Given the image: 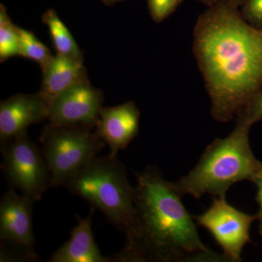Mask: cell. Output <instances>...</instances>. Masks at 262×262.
Wrapping results in <instances>:
<instances>
[{
  "label": "cell",
  "instance_id": "obj_13",
  "mask_svg": "<svg viewBox=\"0 0 262 262\" xmlns=\"http://www.w3.org/2000/svg\"><path fill=\"white\" fill-rule=\"evenodd\" d=\"M42 71V81L39 94L49 106L66 90L89 79L83 62L58 54L53 56L51 63Z\"/></svg>",
  "mask_w": 262,
  "mask_h": 262
},
{
  "label": "cell",
  "instance_id": "obj_3",
  "mask_svg": "<svg viewBox=\"0 0 262 262\" xmlns=\"http://www.w3.org/2000/svg\"><path fill=\"white\" fill-rule=\"evenodd\" d=\"M251 126L237 122L227 137L207 146L196 166L172 186L180 196L200 198L206 194L226 198L234 184L262 175V163L253 155L249 141Z\"/></svg>",
  "mask_w": 262,
  "mask_h": 262
},
{
  "label": "cell",
  "instance_id": "obj_24",
  "mask_svg": "<svg viewBox=\"0 0 262 262\" xmlns=\"http://www.w3.org/2000/svg\"><path fill=\"white\" fill-rule=\"evenodd\" d=\"M105 5H113L116 3H121V2L127 1V0H101Z\"/></svg>",
  "mask_w": 262,
  "mask_h": 262
},
{
  "label": "cell",
  "instance_id": "obj_10",
  "mask_svg": "<svg viewBox=\"0 0 262 262\" xmlns=\"http://www.w3.org/2000/svg\"><path fill=\"white\" fill-rule=\"evenodd\" d=\"M140 116L134 101L101 108L94 130L110 147L111 156L117 157L139 135Z\"/></svg>",
  "mask_w": 262,
  "mask_h": 262
},
{
  "label": "cell",
  "instance_id": "obj_18",
  "mask_svg": "<svg viewBox=\"0 0 262 262\" xmlns=\"http://www.w3.org/2000/svg\"><path fill=\"white\" fill-rule=\"evenodd\" d=\"M236 119L237 122H243L251 127L262 120V88L237 114Z\"/></svg>",
  "mask_w": 262,
  "mask_h": 262
},
{
  "label": "cell",
  "instance_id": "obj_17",
  "mask_svg": "<svg viewBox=\"0 0 262 262\" xmlns=\"http://www.w3.org/2000/svg\"><path fill=\"white\" fill-rule=\"evenodd\" d=\"M184 0H147L149 15L155 23H161L173 14Z\"/></svg>",
  "mask_w": 262,
  "mask_h": 262
},
{
  "label": "cell",
  "instance_id": "obj_16",
  "mask_svg": "<svg viewBox=\"0 0 262 262\" xmlns=\"http://www.w3.org/2000/svg\"><path fill=\"white\" fill-rule=\"evenodd\" d=\"M20 56L36 62L43 70L51 63L53 56L46 45L36 37L32 31L19 27Z\"/></svg>",
  "mask_w": 262,
  "mask_h": 262
},
{
  "label": "cell",
  "instance_id": "obj_14",
  "mask_svg": "<svg viewBox=\"0 0 262 262\" xmlns=\"http://www.w3.org/2000/svg\"><path fill=\"white\" fill-rule=\"evenodd\" d=\"M42 21L48 27L56 54L84 63L82 50L54 10H46L43 13Z\"/></svg>",
  "mask_w": 262,
  "mask_h": 262
},
{
  "label": "cell",
  "instance_id": "obj_6",
  "mask_svg": "<svg viewBox=\"0 0 262 262\" xmlns=\"http://www.w3.org/2000/svg\"><path fill=\"white\" fill-rule=\"evenodd\" d=\"M1 168L10 188L39 201L51 188V173L42 150L27 131L2 144Z\"/></svg>",
  "mask_w": 262,
  "mask_h": 262
},
{
  "label": "cell",
  "instance_id": "obj_4",
  "mask_svg": "<svg viewBox=\"0 0 262 262\" xmlns=\"http://www.w3.org/2000/svg\"><path fill=\"white\" fill-rule=\"evenodd\" d=\"M72 194L89 202L108 222L126 236V244L136 233L134 189L127 179L126 167L110 155L96 157L64 185Z\"/></svg>",
  "mask_w": 262,
  "mask_h": 262
},
{
  "label": "cell",
  "instance_id": "obj_5",
  "mask_svg": "<svg viewBox=\"0 0 262 262\" xmlns=\"http://www.w3.org/2000/svg\"><path fill=\"white\" fill-rule=\"evenodd\" d=\"M93 129L51 123L43 128L39 141L51 173V188L64 187L105 147L106 144Z\"/></svg>",
  "mask_w": 262,
  "mask_h": 262
},
{
  "label": "cell",
  "instance_id": "obj_2",
  "mask_svg": "<svg viewBox=\"0 0 262 262\" xmlns=\"http://www.w3.org/2000/svg\"><path fill=\"white\" fill-rule=\"evenodd\" d=\"M136 236L113 262L227 261L203 244L182 196L156 167L136 172Z\"/></svg>",
  "mask_w": 262,
  "mask_h": 262
},
{
  "label": "cell",
  "instance_id": "obj_20",
  "mask_svg": "<svg viewBox=\"0 0 262 262\" xmlns=\"http://www.w3.org/2000/svg\"><path fill=\"white\" fill-rule=\"evenodd\" d=\"M241 15L253 27L262 28V0H247L243 5Z\"/></svg>",
  "mask_w": 262,
  "mask_h": 262
},
{
  "label": "cell",
  "instance_id": "obj_15",
  "mask_svg": "<svg viewBox=\"0 0 262 262\" xmlns=\"http://www.w3.org/2000/svg\"><path fill=\"white\" fill-rule=\"evenodd\" d=\"M20 56V33L8 14L6 8L0 5V61Z\"/></svg>",
  "mask_w": 262,
  "mask_h": 262
},
{
  "label": "cell",
  "instance_id": "obj_19",
  "mask_svg": "<svg viewBox=\"0 0 262 262\" xmlns=\"http://www.w3.org/2000/svg\"><path fill=\"white\" fill-rule=\"evenodd\" d=\"M23 259L24 261H37L39 256L34 251L1 242L0 261H22Z\"/></svg>",
  "mask_w": 262,
  "mask_h": 262
},
{
  "label": "cell",
  "instance_id": "obj_11",
  "mask_svg": "<svg viewBox=\"0 0 262 262\" xmlns=\"http://www.w3.org/2000/svg\"><path fill=\"white\" fill-rule=\"evenodd\" d=\"M49 104L39 93L19 94L0 103V142L26 132L29 126L48 120Z\"/></svg>",
  "mask_w": 262,
  "mask_h": 262
},
{
  "label": "cell",
  "instance_id": "obj_8",
  "mask_svg": "<svg viewBox=\"0 0 262 262\" xmlns=\"http://www.w3.org/2000/svg\"><path fill=\"white\" fill-rule=\"evenodd\" d=\"M104 96L89 79L72 86L50 104L48 121L53 125L95 127L103 107Z\"/></svg>",
  "mask_w": 262,
  "mask_h": 262
},
{
  "label": "cell",
  "instance_id": "obj_9",
  "mask_svg": "<svg viewBox=\"0 0 262 262\" xmlns=\"http://www.w3.org/2000/svg\"><path fill=\"white\" fill-rule=\"evenodd\" d=\"M35 201L10 188L0 201V239L4 244L34 251L33 207Z\"/></svg>",
  "mask_w": 262,
  "mask_h": 262
},
{
  "label": "cell",
  "instance_id": "obj_1",
  "mask_svg": "<svg viewBox=\"0 0 262 262\" xmlns=\"http://www.w3.org/2000/svg\"><path fill=\"white\" fill-rule=\"evenodd\" d=\"M193 51L211 98V113L230 121L262 88V28L246 22L229 0L202 13Z\"/></svg>",
  "mask_w": 262,
  "mask_h": 262
},
{
  "label": "cell",
  "instance_id": "obj_21",
  "mask_svg": "<svg viewBox=\"0 0 262 262\" xmlns=\"http://www.w3.org/2000/svg\"><path fill=\"white\" fill-rule=\"evenodd\" d=\"M256 188H257V192H256V200L259 206V211L257 213V220L259 222L258 224V232L260 235L262 236V175L258 177L256 180L254 181Z\"/></svg>",
  "mask_w": 262,
  "mask_h": 262
},
{
  "label": "cell",
  "instance_id": "obj_12",
  "mask_svg": "<svg viewBox=\"0 0 262 262\" xmlns=\"http://www.w3.org/2000/svg\"><path fill=\"white\" fill-rule=\"evenodd\" d=\"M94 208L86 218L77 215V225L72 229L71 237L52 255L49 262H113L112 256H104L95 242L92 231Z\"/></svg>",
  "mask_w": 262,
  "mask_h": 262
},
{
  "label": "cell",
  "instance_id": "obj_22",
  "mask_svg": "<svg viewBox=\"0 0 262 262\" xmlns=\"http://www.w3.org/2000/svg\"><path fill=\"white\" fill-rule=\"evenodd\" d=\"M198 1L208 5V8H210V7L213 6V5H216L217 3H220L222 0H198Z\"/></svg>",
  "mask_w": 262,
  "mask_h": 262
},
{
  "label": "cell",
  "instance_id": "obj_23",
  "mask_svg": "<svg viewBox=\"0 0 262 262\" xmlns=\"http://www.w3.org/2000/svg\"><path fill=\"white\" fill-rule=\"evenodd\" d=\"M229 1L235 8H238L239 6H243L247 0H229Z\"/></svg>",
  "mask_w": 262,
  "mask_h": 262
},
{
  "label": "cell",
  "instance_id": "obj_7",
  "mask_svg": "<svg viewBox=\"0 0 262 262\" xmlns=\"http://www.w3.org/2000/svg\"><path fill=\"white\" fill-rule=\"evenodd\" d=\"M194 220L211 233L227 261H242L241 254L251 242L250 229L257 214H247L229 204L226 198H215L210 208Z\"/></svg>",
  "mask_w": 262,
  "mask_h": 262
}]
</instances>
